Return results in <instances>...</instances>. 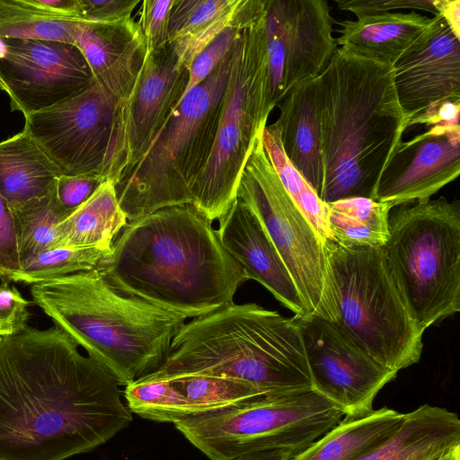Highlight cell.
I'll return each mask as SVG.
<instances>
[{
    "label": "cell",
    "instance_id": "cell-1",
    "mask_svg": "<svg viewBox=\"0 0 460 460\" xmlns=\"http://www.w3.org/2000/svg\"><path fill=\"white\" fill-rule=\"evenodd\" d=\"M113 375L59 327L0 339V460H65L132 421Z\"/></svg>",
    "mask_w": 460,
    "mask_h": 460
},
{
    "label": "cell",
    "instance_id": "cell-2",
    "mask_svg": "<svg viewBox=\"0 0 460 460\" xmlns=\"http://www.w3.org/2000/svg\"><path fill=\"white\" fill-rule=\"evenodd\" d=\"M95 270L119 294L186 319L234 303L249 280L192 204L128 222Z\"/></svg>",
    "mask_w": 460,
    "mask_h": 460
},
{
    "label": "cell",
    "instance_id": "cell-3",
    "mask_svg": "<svg viewBox=\"0 0 460 460\" xmlns=\"http://www.w3.org/2000/svg\"><path fill=\"white\" fill-rule=\"evenodd\" d=\"M323 181L326 204L376 188L408 128L393 68L337 49L319 75Z\"/></svg>",
    "mask_w": 460,
    "mask_h": 460
},
{
    "label": "cell",
    "instance_id": "cell-4",
    "mask_svg": "<svg viewBox=\"0 0 460 460\" xmlns=\"http://www.w3.org/2000/svg\"><path fill=\"white\" fill-rule=\"evenodd\" d=\"M147 375L228 376L252 385L264 395L314 389L295 318L255 303H232L185 323L163 364Z\"/></svg>",
    "mask_w": 460,
    "mask_h": 460
},
{
    "label": "cell",
    "instance_id": "cell-5",
    "mask_svg": "<svg viewBox=\"0 0 460 460\" xmlns=\"http://www.w3.org/2000/svg\"><path fill=\"white\" fill-rule=\"evenodd\" d=\"M31 295L121 385L157 369L187 320L119 294L95 269L31 285Z\"/></svg>",
    "mask_w": 460,
    "mask_h": 460
},
{
    "label": "cell",
    "instance_id": "cell-6",
    "mask_svg": "<svg viewBox=\"0 0 460 460\" xmlns=\"http://www.w3.org/2000/svg\"><path fill=\"white\" fill-rule=\"evenodd\" d=\"M232 60L233 48L182 97L146 153L114 183L128 222L164 208L193 204V189L213 148Z\"/></svg>",
    "mask_w": 460,
    "mask_h": 460
},
{
    "label": "cell",
    "instance_id": "cell-7",
    "mask_svg": "<svg viewBox=\"0 0 460 460\" xmlns=\"http://www.w3.org/2000/svg\"><path fill=\"white\" fill-rule=\"evenodd\" d=\"M336 316L359 349L396 372L420 361L423 342L383 247L324 242Z\"/></svg>",
    "mask_w": 460,
    "mask_h": 460
},
{
    "label": "cell",
    "instance_id": "cell-8",
    "mask_svg": "<svg viewBox=\"0 0 460 460\" xmlns=\"http://www.w3.org/2000/svg\"><path fill=\"white\" fill-rule=\"evenodd\" d=\"M383 251L421 332L459 312V200L441 196L393 208Z\"/></svg>",
    "mask_w": 460,
    "mask_h": 460
},
{
    "label": "cell",
    "instance_id": "cell-9",
    "mask_svg": "<svg viewBox=\"0 0 460 460\" xmlns=\"http://www.w3.org/2000/svg\"><path fill=\"white\" fill-rule=\"evenodd\" d=\"M265 9L240 32L233 47L213 148L192 191L193 206L210 221L231 208L245 164L274 109L265 42Z\"/></svg>",
    "mask_w": 460,
    "mask_h": 460
},
{
    "label": "cell",
    "instance_id": "cell-10",
    "mask_svg": "<svg viewBox=\"0 0 460 460\" xmlns=\"http://www.w3.org/2000/svg\"><path fill=\"white\" fill-rule=\"evenodd\" d=\"M342 417L337 405L313 389L259 396L189 417L174 426L210 460H226L272 448H289L298 454Z\"/></svg>",
    "mask_w": 460,
    "mask_h": 460
},
{
    "label": "cell",
    "instance_id": "cell-11",
    "mask_svg": "<svg viewBox=\"0 0 460 460\" xmlns=\"http://www.w3.org/2000/svg\"><path fill=\"white\" fill-rule=\"evenodd\" d=\"M256 215L287 267L307 315L335 321L324 242L292 201L269 161L262 133L245 164L237 197Z\"/></svg>",
    "mask_w": 460,
    "mask_h": 460
},
{
    "label": "cell",
    "instance_id": "cell-12",
    "mask_svg": "<svg viewBox=\"0 0 460 460\" xmlns=\"http://www.w3.org/2000/svg\"><path fill=\"white\" fill-rule=\"evenodd\" d=\"M119 101L94 80L75 95L24 117L23 129L64 175L103 179Z\"/></svg>",
    "mask_w": 460,
    "mask_h": 460
},
{
    "label": "cell",
    "instance_id": "cell-13",
    "mask_svg": "<svg viewBox=\"0 0 460 460\" xmlns=\"http://www.w3.org/2000/svg\"><path fill=\"white\" fill-rule=\"evenodd\" d=\"M189 70L172 44L146 52L128 95L116 106L103 179L113 184L146 153L180 104Z\"/></svg>",
    "mask_w": 460,
    "mask_h": 460
},
{
    "label": "cell",
    "instance_id": "cell-14",
    "mask_svg": "<svg viewBox=\"0 0 460 460\" xmlns=\"http://www.w3.org/2000/svg\"><path fill=\"white\" fill-rule=\"evenodd\" d=\"M325 0H266L265 42L270 102L318 77L337 48Z\"/></svg>",
    "mask_w": 460,
    "mask_h": 460
},
{
    "label": "cell",
    "instance_id": "cell-15",
    "mask_svg": "<svg viewBox=\"0 0 460 460\" xmlns=\"http://www.w3.org/2000/svg\"><path fill=\"white\" fill-rule=\"evenodd\" d=\"M302 334L314 387L344 415L373 410L381 389L397 373L359 349L335 324L319 316H293Z\"/></svg>",
    "mask_w": 460,
    "mask_h": 460
},
{
    "label": "cell",
    "instance_id": "cell-16",
    "mask_svg": "<svg viewBox=\"0 0 460 460\" xmlns=\"http://www.w3.org/2000/svg\"><path fill=\"white\" fill-rule=\"evenodd\" d=\"M6 44L0 58V86L10 98L11 111L24 117L75 95L93 81L74 44L7 39Z\"/></svg>",
    "mask_w": 460,
    "mask_h": 460
},
{
    "label": "cell",
    "instance_id": "cell-17",
    "mask_svg": "<svg viewBox=\"0 0 460 460\" xmlns=\"http://www.w3.org/2000/svg\"><path fill=\"white\" fill-rule=\"evenodd\" d=\"M392 68L408 128L442 103L460 101V41L439 13Z\"/></svg>",
    "mask_w": 460,
    "mask_h": 460
},
{
    "label": "cell",
    "instance_id": "cell-18",
    "mask_svg": "<svg viewBox=\"0 0 460 460\" xmlns=\"http://www.w3.org/2000/svg\"><path fill=\"white\" fill-rule=\"evenodd\" d=\"M459 172V123L434 125L400 142L379 178L373 199L393 208L427 201Z\"/></svg>",
    "mask_w": 460,
    "mask_h": 460
},
{
    "label": "cell",
    "instance_id": "cell-19",
    "mask_svg": "<svg viewBox=\"0 0 460 460\" xmlns=\"http://www.w3.org/2000/svg\"><path fill=\"white\" fill-rule=\"evenodd\" d=\"M218 239L246 274L266 288L295 316L307 315L299 292L262 224L239 198L218 220Z\"/></svg>",
    "mask_w": 460,
    "mask_h": 460
},
{
    "label": "cell",
    "instance_id": "cell-20",
    "mask_svg": "<svg viewBox=\"0 0 460 460\" xmlns=\"http://www.w3.org/2000/svg\"><path fill=\"white\" fill-rule=\"evenodd\" d=\"M74 45L86 60L93 80L119 103L129 93L146 55L137 22L133 18L117 23L78 22Z\"/></svg>",
    "mask_w": 460,
    "mask_h": 460
},
{
    "label": "cell",
    "instance_id": "cell-21",
    "mask_svg": "<svg viewBox=\"0 0 460 460\" xmlns=\"http://www.w3.org/2000/svg\"><path fill=\"white\" fill-rule=\"evenodd\" d=\"M278 106L275 123L283 150L318 195L323 181L319 76L291 90Z\"/></svg>",
    "mask_w": 460,
    "mask_h": 460
},
{
    "label": "cell",
    "instance_id": "cell-22",
    "mask_svg": "<svg viewBox=\"0 0 460 460\" xmlns=\"http://www.w3.org/2000/svg\"><path fill=\"white\" fill-rule=\"evenodd\" d=\"M264 0H175L169 22L180 66L189 70L195 58L223 31L247 19Z\"/></svg>",
    "mask_w": 460,
    "mask_h": 460
},
{
    "label": "cell",
    "instance_id": "cell-23",
    "mask_svg": "<svg viewBox=\"0 0 460 460\" xmlns=\"http://www.w3.org/2000/svg\"><path fill=\"white\" fill-rule=\"evenodd\" d=\"M429 22L415 11L346 20L340 22L336 43L346 54L393 66Z\"/></svg>",
    "mask_w": 460,
    "mask_h": 460
},
{
    "label": "cell",
    "instance_id": "cell-24",
    "mask_svg": "<svg viewBox=\"0 0 460 460\" xmlns=\"http://www.w3.org/2000/svg\"><path fill=\"white\" fill-rule=\"evenodd\" d=\"M460 445V420L446 408L422 404L405 413L399 429L357 460H431Z\"/></svg>",
    "mask_w": 460,
    "mask_h": 460
},
{
    "label": "cell",
    "instance_id": "cell-25",
    "mask_svg": "<svg viewBox=\"0 0 460 460\" xmlns=\"http://www.w3.org/2000/svg\"><path fill=\"white\" fill-rule=\"evenodd\" d=\"M59 175L26 130L0 142V196L12 210L48 195Z\"/></svg>",
    "mask_w": 460,
    "mask_h": 460
},
{
    "label": "cell",
    "instance_id": "cell-26",
    "mask_svg": "<svg viewBox=\"0 0 460 460\" xmlns=\"http://www.w3.org/2000/svg\"><path fill=\"white\" fill-rule=\"evenodd\" d=\"M405 413L388 407L344 415L334 427L290 460H357L387 440Z\"/></svg>",
    "mask_w": 460,
    "mask_h": 460
},
{
    "label": "cell",
    "instance_id": "cell-27",
    "mask_svg": "<svg viewBox=\"0 0 460 460\" xmlns=\"http://www.w3.org/2000/svg\"><path fill=\"white\" fill-rule=\"evenodd\" d=\"M127 224L114 184L105 181L87 201L58 225L55 248L111 251L114 240Z\"/></svg>",
    "mask_w": 460,
    "mask_h": 460
},
{
    "label": "cell",
    "instance_id": "cell-28",
    "mask_svg": "<svg viewBox=\"0 0 460 460\" xmlns=\"http://www.w3.org/2000/svg\"><path fill=\"white\" fill-rule=\"evenodd\" d=\"M332 240L342 245L384 247L389 237L393 206L369 198L354 197L328 203Z\"/></svg>",
    "mask_w": 460,
    "mask_h": 460
},
{
    "label": "cell",
    "instance_id": "cell-29",
    "mask_svg": "<svg viewBox=\"0 0 460 460\" xmlns=\"http://www.w3.org/2000/svg\"><path fill=\"white\" fill-rule=\"evenodd\" d=\"M79 21L49 11L35 0H0V37L74 44Z\"/></svg>",
    "mask_w": 460,
    "mask_h": 460
},
{
    "label": "cell",
    "instance_id": "cell-30",
    "mask_svg": "<svg viewBox=\"0 0 460 460\" xmlns=\"http://www.w3.org/2000/svg\"><path fill=\"white\" fill-rule=\"evenodd\" d=\"M266 155L292 201L314 226L323 242L332 240L328 226V206L287 157L277 124L266 125L262 131Z\"/></svg>",
    "mask_w": 460,
    "mask_h": 460
},
{
    "label": "cell",
    "instance_id": "cell-31",
    "mask_svg": "<svg viewBox=\"0 0 460 460\" xmlns=\"http://www.w3.org/2000/svg\"><path fill=\"white\" fill-rule=\"evenodd\" d=\"M164 379H169L184 396L191 416L217 411L264 395L252 385L228 376L190 375Z\"/></svg>",
    "mask_w": 460,
    "mask_h": 460
},
{
    "label": "cell",
    "instance_id": "cell-32",
    "mask_svg": "<svg viewBox=\"0 0 460 460\" xmlns=\"http://www.w3.org/2000/svg\"><path fill=\"white\" fill-rule=\"evenodd\" d=\"M17 228L21 264L46 250L55 248L57 229L66 219L55 195L46 196L13 210Z\"/></svg>",
    "mask_w": 460,
    "mask_h": 460
},
{
    "label": "cell",
    "instance_id": "cell-33",
    "mask_svg": "<svg viewBox=\"0 0 460 460\" xmlns=\"http://www.w3.org/2000/svg\"><path fill=\"white\" fill-rule=\"evenodd\" d=\"M128 410L145 419L176 423L191 416L184 396L169 379L143 376L125 385Z\"/></svg>",
    "mask_w": 460,
    "mask_h": 460
},
{
    "label": "cell",
    "instance_id": "cell-34",
    "mask_svg": "<svg viewBox=\"0 0 460 460\" xmlns=\"http://www.w3.org/2000/svg\"><path fill=\"white\" fill-rule=\"evenodd\" d=\"M110 252L95 248L56 247L46 250L21 264L14 281L38 284L82 271L94 270Z\"/></svg>",
    "mask_w": 460,
    "mask_h": 460
},
{
    "label": "cell",
    "instance_id": "cell-35",
    "mask_svg": "<svg viewBox=\"0 0 460 460\" xmlns=\"http://www.w3.org/2000/svg\"><path fill=\"white\" fill-rule=\"evenodd\" d=\"M265 4L266 0L247 19L223 31L195 58L189 68V79L183 96L200 84L217 68L233 48L241 31L264 11Z\"/></svg>",
    "mask_w": 460,
    "mask_h": 460
},
{
    "label": "cell",
    "instance_id": "cell-36",
    "mask_svg": "<svg viewBox=\"0 0 460 460\" xmlns=\"http://www.w3.org/2000/svg\"><path fill=\"white\" fill-rule=\"evenodd\" d=\"M175 0H145L137 22L144 37L146 52L170 44L169 22Z\"/></svg>",
    "mask_w": 460,
    "mask_h": 460
},
{
    "label": "cell",
    "instance_id": "cell-37",
    "mask_svg": "<svg viewBox=\"0 0 460 460\" xmlns=\"http://www.w3.org/2000/svg\"><path fill=\"white\" fill-rule=\"evenodd\" d=\"M21 270V257L13 212L0 196V280L14 281Z\"/></svg>",
    "mask_w": 460,
    "mask_h": 460
},
{
    "label": "cell",
    "instance_id": "cell-38",
    "mask_svg": "<svg viewBox=\"0 0 460 460\" xmlns=\"http://www.w3.org/2000/svg\"><path fill=\"white\" fill-rule=\"evenodd\" d=\"M104 181L96 176L59 175L55 183V195L66 218L87 201Z\"/></svg>",
    "mask_w": 460,
    "mask_h": 460
},
{
    "label": "cell",
    "instance_id": "cell-39",
    "mask_svg": "<svg viewBox=\"0 0 460 460\" xmlns=\"http://www.w3.org/2000/svg\"><path fill=\"white\" fill-rule=\"evenodd\" d=\"M434 0H339V9L353 13L358 18L390 13L395 9H418L438 14Z\"/></svg>",
    "mask_w": 460,
    "mask_h": 460
},
{
    "label": "cell",
    "instance_id": "cell-40",
    "mask_svg": "<svg viewBox=\"0 0 460 460\" xmlns=\"http://www.w3.org/2000/svg\"><path fill=\"white\" fill-rule=\"evenodd\" d=\"M27 301L15 287L7 282L0 285V324L8 332L14 333L27 327L30 317Z\"/></svg>",
    "mask_w": 460,
    "mask_h": 460
},
{
    "label": "cell",
    "instance_id": "cell-41",
    "mask_svg": "<svg viewBox=\"0 0 460 460\" xmlns=\"http://www.w3.org/2000/svg\"><path fill=\"white\" fill-rule=\"evenodd\" d=\"M84 20L101 23H117L131 19L139 0H80Z\"/></svg>",
    "mask_w": 460,
    "mask_h": 460
},
{
    "label": "cell",
    "instance_id": "cell-42",
    "mask_svg": "<svg viewBox=\"0 0 460 460\" xmlns=\"http://www.w3.org/2000/svg\"><path fill=\"white\" fill-rule=\"evenodd\" d=\"M460 101L447 102L439 105L430 114L420 118L410 124V127L423 124L426 126H434L438 124H455L459 123Z\"/></svg>",
    "mask_w": 460,
    "mask_h": 460
},
{
    "label": "cell",
    "instance_id": "cell-43",
    "mask_svg": "<svg viewBox=\"0 0 460 460\" xmlns=\"http://www.w3.org/2000/svg\"><path fill=\"white\" fill-rule=\"evenodd\" d=\"M437 13L443 16L455 35L460 39V0H434Z\"/></svg>",
    "mask_w": 460,
    "mask_h": 460
},
{
    "label": "cell",
    "instance_id": "cell-44",
    "mask_svg": "<svg viewBox=\"0 0 460 460\" xmlns=\"http://www.w3.org/2000/svg\"><path fill=\"white\" fill-rule=\"evenodd\" d=\"M296 455L289 448H272L244 453L226 460H290Z\"/></svg>",
    "mask_w": 460,
    "mask_h": 460
},
{
    "label": "cell",
    "instance_id": "cell-45",
    "mask_svg": "<svg viewBox=\"0 0 460 460\" xmlns=\"http://www.w3.org/2000/svg\"><path fill=\"white\" fill-rule=\"evenodd\" d=\"M431 460H460V445L449 448Z\"/></svg>",
    "mask_w": 460,
    "mask_h": 460
},
{
    "label": "cell",
    "instance_id": "cell-46",
    "mask_svg": "<svg viewBox=\"0 0 460 460\" xmlns=\"http://www.w3.org/2000/svg\"><path fill=\"white\" fill-rule=\"evenodd\" d=\"M7 44L6 39L0 37V58H2L6 53Z\"/></svg>",
    "mask_w": 460,
    "mask_h": 460
},
{
    "label": "cell",
    "instance_id": "cell-47",
    "mask_svg": "<svg viewBox=\"0 0 460 460\" xmlns=\"http://www.w3.org/2000/svg\"><path fill=\"white\" fill-rule=\"evenodd\" d=\"M9 334L8 332L0 324V335Z\"/></svg>",
    "mask_w": 460,
    "mask_h": 460
},
{
    "label": "cell",
    "instance_id": "cell-48",
    "mask_svg": "<svg viewBox=\"0 0 460 460\" xmlns=\"http://www.w3.org/2000/svg\"><path fill=\"white\" fill-rule=\"evenodd\" d=\"M0 91H2V88H1V86H0Z\"/></svg>",
    "mask_w": 460,
    "mask_h": 460
},
{
    "label": "cell",
    "instance_id": "cell-49",
    "mask_svg": "<svg viewBox=\"0 0 460 460\" xmlns=\"http://www.w3.org/2000/svg\"><path fill=\"white\" fill-rule=\"evenodd\" d=\"M1 336H3V335H0V339H1Z\"/></svg>",
    "mask_w": 460,
    "mask_h": 460
}]
</instances>
